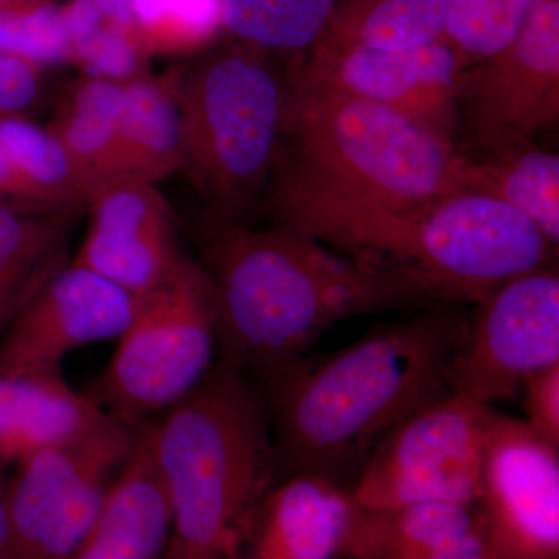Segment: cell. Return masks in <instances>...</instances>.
Segmentation results:
<instances>
[{
  "label": "cell",
  "instance_id": "obj_1",
  "mask_svg": "<svg viewBox=\"0 0 559 559\" xmlns=\"http://www.w3.org/2000/svg\"><path fill=\"white\" fill-rule=\"evenodd\" d=\"M466 329L459 304L437 301L337 352L307 356L255 381L270 409L277 481L311 473L352 489L393 430L452 392Z\"/></svg>",
  "mask_w": 559,
  "mask_h": 559
},
{
  "label": "cell",
  "instance_id": "obj_2",
  "mask_svg": "<svg viewBox=\"0 0 559 559\" xmlns=\"http://www.w3.org/2000/svg\"><path fill=\"white\" fill-rule=\"evenodd\" d=\"M288 103L267 209L277 229L333 245L360 221L455 190L465 157L451 139L399 110L301 83Z\"/></svg>",
  "mask_w": 559,
  "mask_h": 559
},
{
  "label": "cell",
  "instance_id": "obj_3",
  "mask_svg": "<svg viewBox=\"0 0 559 559\" xmlns=\"http://www.w3.org/2000/svg\"><path fill=\"white\" fill-rule=\"evenodd\" d=\"M201 264L212 286L218 360L253 381L307 358L342 320L443 301L411 271L342 257L277 227L245 224L204 237Z\"/></svg>",
  "mask_w": 559,
  "mask_h": 559
},
{
  "label": "cell",
  "instance_id": "obj_4",
  "mask_svg": "<svg viewBox=\"0 0 559 559\" xmlns=\"http://www.w3.org/2000/svg\"><path fill=\"white\" fill-rule=\"evenodd\" d=\"M173 530L165 559H242L260 503L277 484L263 390L216 360L190 395L150 421Z\"/></svg>",
  "mask_w": 559,
  "mask_h": 559
},
{
  "label": "cell",
  "instance_id": "obj_5",
  "mask_svg": "<svg viewBox=\"0 0 559 559\" xmlns=\"http://www.w3.org/2000/svg\"><path fill=\"white\" fill-rule=\"evenodd\" d=\"M288 91L271 55L235 40L179 68L180 171L204 205V237L245 226L266 193Z\"/></svg>",
  "mask_w": 559,
  "mask_h": 559
},
{
  "label": "cell",
  "instance_id": "obj_6",
  "mask_svg": "<svg viewBox=\"0 0 559 559\" xmlns=\"http://www.w3.org/2000/svg\"><path fill=\"white\" fill-rule=\"evenodd\" d=\"M333 246L411 271L443 301L476 305L502 283L551 266L557 250L520 210L469 190L360 221Z\"/></svg>",
  "mask_w": 559,
  "mask_h": 559
},
{
  "label": "cell",
  "instance_id": "obj_7",
  "mask_svg": "<svg viewBox=\"0 0 559 559\" xmlns=\"http://www.w3.org/2000/svg\"><path fill=\"white\" fill-rule=\"evenodd\" d=\"M117 341L84 392L109 417L138 428L190 395L218 360L212 286L200 261L186 255Z\"/></svg>",
  "mask_w": 559,
  "mask_h": 559
},
{
  "label": "cell",
  "instance_id": "obj_8",
  "mask_svg": "<svg viewBox=\"0 0 559 559\" xmlns=\"http://www.w3.org/2000/svg\"><path fill=\"white\" fill-rule=\"evenodd\" d=\"M135 426L100 428L24 460L7 479V559H70L83 546L132 443Z\"/></svg>",
  "mask_w": 559,
  "mask_h": 559
},
{
  "label": "cell",
  "instance_id": "obj_9",
  "mask_svg": "<svg viewBox=\"0 0 559 559\" xmlns=\"http://www.w3.org/2000/svg\"><path fill=\"white\" fill-rule=\"evenodd\" d=\"M489 406L451 392L412 415L366 463L352 496L364 511L476 506Z\"/></svg>",
  "mask_w": 559,
  "mask_h": 559
},
{
  "label": "cell",
  "instance_id": "obj_10",
  "mask_svg": "<svg viewBox=\"0 0 559 559\" xmlns=\"http://www.w3.org/2000/svg\"><path fill=\"white\" fill-rule=\"evenodd\" d=\"M559 364V275L554 266L502 283L468 319L451 374L452 392L492 407Z\"/></svg>",
  "mask_w": 559,
  "mask_h": 559
},
{
  "label": "cell",
  "instance_id": "obj_11",
  "mask_svg": "<svg viewBox=\"0 0 559 559\" xmlns=\"http://www.w3.org/2000/svg\"><path fill=\"white\" fill-rule=\"evenodd\" d=\"M476 507L492 559H559V448L489 407Z\"/></svg>",
  "mask_w": 559,
  "mask_h": 559
},
{
  "label": "cell",
  "instance_id": "obj_12",
  "mask_svg": "<svg viewBox=\"0 0 559 559\" xmlns=\"http://www.w3.org/2000/svg\"><path fill=\"white\" fill-rule=\"evenodd\" d=\"M465 64L444 38L403 50L323 38L290 73L308 86L399 110L452 140Z\"/></svg>",
  "mask_w": 559,
  "mask_h": 559
},
{
  "label": "cell",
  "instance_id": "obj_13",
  "mask_svg": "<svg viewBox=\"0 0 559 559\" xmlns=\"http://www.w3.org/2000/svg\"><path fill=\"white\" fill-rule=\"evenodd\" d=\"M463 80L460 108L491 156L527 148L559 119V0H543L507 49Z\"/></svg>",
  "mask_w": 559,
  "mask_h": 559
},
{
  "label": "cell",
  "instance_id": "obj_14",
  "mask_svg": "<svg viewBox=\"0 0 559 559\" xmlns=\"http://www.w3.org/2000/svg\"><path fill=\"white\" fill-rule=\"evenodd\" d=\"M143 300L69 261L0 336V370L60 371L73 349L119 340Z\"/></svg>",
  "mask_w": 559,
  "mask_h": 559
},
{
  "label": "cell",
  "instance_id": "obj_15",
  "mask_svg": "<svg viewBox=\"0 0 559 559\" xmlns=\"http://www.w3.org/2000/svg\"><path fill=\"white\" fill-rule=\"evenodd\" d=\"M90 229L72 263L146 299L186 259L170 202L156 183L120 179L91 198Z\"/></svg>",
  "mask_w": 559,
  "mask_h": 559
},
{
  "label": "cell",
  "instance_id": "obj_16",
  "mask_svg": "<svg viewBox=\"0 0 559 559\" xmlns=\"http://www.w3.org/2000/svg\"><path fill=\"white\" fill-rule=\"evenodd\" d=\"M358 507L320 474L278 480L260 503L242 559H345Z\"/></svg>",
  "mask_w": 559,
  "mask_h": 559
},
{
  "label": "cell",
  "instance_id": "obj_17",
  "mask_svg": "<svg viewBox=\"0 0 559 559\" xmlns=\"http://www.w3.org/2000/svg\"><path fill=\"white\" fill-rule=\"evenodd\" d=\"M171 530L170 500L154 460L148 421L139 426L94 527L70 559H165Z\"/></svg>",
  "mask_w": 559,
  "mask_h": 559
},
{
  "label": "cell",
  "instance_id": "obj_18",
  "mask_svg": "<svg viewBox=\"0 0 559 559\" xmlns=\"http://www.w3.org/2000/svg\"><path fill=\"white\" fill-rule=\"evenodd\" d=\"M109 418L61 370H0V469L80 439Z\"/></svg>",
  "mask_w": 559,
  "mask_h": 559
},
{
  "label": "cell",
  "instance_id": "obj_19",
  "mask_svg": "<svg viewBox=\"0 0 559 559\" xmlns=\"http://www.w3.org/2000/svg\"><path fill=\"white\" fill-rule=\"evenodd\" d=\"M345 559H492L479 511L463 503L358 509Z\"/></svg>",
  "mask_w": 559,
  "mask_h": 559
},
{
  "label": "cell",
  "instance_id": "obj_20",
  "mask_svg": "<svg viewBox=\"0 0 559 559\" xmlns=\"http://www.w3.org/2000/svg\"><path fill=\"white\" fill-rule=\"evenodd\" d=\"M0 200L70 219L87 207L66 151L33 117L0 120Z\"/></svg>",
  "mask_w": 559,
  "mask_h": 559
},
{
  "label": "cell",
  "instance_id": "obj_21",
  "mask_svg": "<svg viewBox=\"0 0 559 559\" xmlns=\"http://www.w3.org/2000/svg\"><path fill=\"white\" fill-rule=\"evenodd\" d=\"M123 83L80 76L55 103L47 124L66 151L87 198L123 179L120 109Z\"/></svg>",
  "mask_w": 559,
  "mask_h": 559
},
{
  "label": "cell",
  "instance_id": "obj_22",
  "mask_svg": "<svg viewBox=\"0 0 559 559\" xmlns=\"http://www.w3.org/2000/svg\"><path fill=\"white\" fill-rule=\"evenodd\" d=\"M120 159L123 179L157 186L160 180L180 171L179 68L123 83Z\"/></svg>",
  "mask_w": 559,
  "mask_h": 559
},
{
  "label": "cell",
  "instance_id": "obj_23",
  "mask_svg": "<svg viewBox=\"0 0 559 559\" xmlns=\"http://www.w3.org/2000/svg\"><path fill=\"white\" fill-rule=\"evenodd\" d=\"M72 219L0 200V336L69 264Z\"/></svg>",
  "mask_w": 559,
  "mask_h": 559
},
{
  "label": "cell",
  "instance_id": "obj_24",
  "mask_svg": "<svg viewBox=\"0 0 559 559\" xmlns=\"http://www.w3.org/2000/svg\"><path fill=\"white\" fill-rule=\"evenodd\" d=\"M69 66L81 76L128 83L148 75L153 58L140 43L130 0H68Z\"/></svg>",
  "mask_w": 559,
  "mask_h": 559
},
{
  "label": "cell",
  "instance_id": "obj_25",
  "mask_svg": "<svg viewBox=\"0 0 559 559\" xmlns=\"http://www.w3.org/2000/svg\"><path fill=\"white\" fill-rule=\"evenodd\" d=\"M455 190L477 191L513 205L558 248V154L527 146L496 154L488 160L465 157L459 168Z\"/></svg>",
  "mask_w": 559,
  "mask_h": 559
},
{
  "label": "cell",
  "instance_id": "obj_26",
  "mask_svg": "<svg viewBox=\"0 0 559 559\" xmlns=\"http://www.w3.org/2000/svg\"><path fill=\"white\" fill-rule=\"evenodd\" d=\"M451 0H344L323 38L403 50L443 38Z\"/></svg>",
  "mask_w": 559,
  "mask_h": 559
},
{
  "label": "cell",
  "instance_id": "obj_27",
  "mask_svg": "<svg viewBox=\"0 0 559 559\" xmlns=\"http://www.w3.org/2000/svg\"><path fill=\"white\" fill-rule=\"evenodd\" d=\"M337 0H223V32L266 55H305L329 32Z\"/></svg>",
  "mask_w": 559,
  "mask_h": 559
},
{
  "label": "cell",
  "instance_id": "obj_28",
  "mask_svg": "<svg viewBox=\"0 0 559 559\" xmlns=\"http://www.w3.org/2000/svg\"><path fill=\"white\" fill-rule=\"evenodd\" d=\"M130 5L151 58L202 53L223 32V0H130Z\"/></svg>",
  "mask_w": 559,
  "mask_h": 559
},
{
  "label": "cell",
  "instance_id": "obj_29",
  "mask_svg": "<svg viewBox=\"0 0 559 559\" xmlns=\"http://www.w3.org/2000/svg\"><path fill=\"white\" fill-rule=\"evenodd\" d=\"M543 0H451L443 38L468 58L488 60L507 49Z\"/></svg>",
  "mask_w": 559,
  "mask_h": 559
},
{
  "label": "cell",
  "instance_id": "obj_30",
  "mask_svg": "<svg viewBox=\"0 0 559 559\" xmlns=\"http://www.w3.org/2000/svg\"><path fill=\"white\" fill-rule=\"evenodd\" d=\"M0 50L47 70L69 66V35L58 0H0Z\"/></svg>",
  "mask_w": 559,
  "mask_h": 559
},
{
  "label": "cell",
  "instance_id": "obj_31",
  "mask_svg": "<svg viewBox=\"0 0 559 559\" xmlns=\"http://www.w3.org/2000/svg\"><path fill=\"white\" fill-rule=\"evenodd\" d=\"M49 94L47 70L0 50V120L33 117Z\"/></svg>",
  "mask_w": 559,
  "mask_h": 559
},
{
  "label": "cell",
  "instance_id": "obj_32",
  "mask_svg": "<svg viewBox=\"0 0 559 559\" xmlns=\"http://www.w3.org/2000/svg\"><path fill=\"white\" fill-rule=\"evenodd\" d=\"M520 395L528 428L559 448V364L528 378Z\"/></svg>",
  "mask_w": 559,
  "mask_h": 559
},
{
  "label": "cell",
  "instance_id": "obj_33",
  "mask_svg": "<svg viewBox=\"0 0 559 559\" xmlns=\"http://www.w3.org/2000/svg\"><path fill=\"white\" fill-rule=\"evenodd\" d=\"M9 471L0 469V559L9 555V516H7L5 488Z\"/></svg>",
  "mask_w": 559,
  "mask_h": 559
}]
</instances>
